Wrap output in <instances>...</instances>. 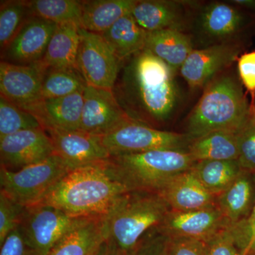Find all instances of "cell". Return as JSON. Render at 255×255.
<instances>
[{
  "label": "cell",
  "instance_id": "cell-32",
  "mask_svg": "<svg viewBox=\"0 0 255 255\" xmlns=\"http://www.w3.org/2000/svg\"><path fill=\"white\" fill-rule=\"evenodd\" d=\"M27 1H7L0 9V46L4 50L29 17Z\"/></svg>",
  "mask_w": 255,
  "mask_h": 255
},
{
  "label": "cell",
  "instance_id": "cell-22",
  "mask_svg": "<svg viewBox=\"0 0 255 255\" xmlns=\"http://www.w3.org/2000/svg\"><path fill=\"white\" fill-rule=\"evenodd\" d=\"M145 48L175 72L180 70L194 50L190 37L174 28L147 32Z\"/></svg>",
  "mask_w": 255,
  "mask_h": 255
},
{
  "label": "cell",
  "instance_id": "cell-37",
  "mask_svg": "<svg viewBox=\"0 0 255 255\" xmlns=\"http://www.w3.org/2000/svg\"><path fill=\"white\" fill-rule=\"evenodd\" d=\"M206 243L207 255H242L227 228L216 233Z\"/></svg>",
  "mask_w": 255,
  "mask_h": 255
},
{
  "label": "cell",
  "instance_id": "cell-20",
  "mask_svg": "<svg viewBox=\"0 0 255 255\" xmlns=\"http://www.w3.org/2000/svg\"><path fill=\"white\" fill-rule=\"evenodd\" d=\"M130 14L137 24L147 32L166 28L181 30L184 21L182 5L175 1H136Z\"/></svg>",
  "mask_w": 255,
  "mask_h": 255
},
{
  "label": "cell",
  "instance_id": "cell-15",
  "mask_svg": "<svg viewBox=\"0 0 255 255\" xmlns=\"http://www.w3.org/2000/svg\"><path fill=\"white\" fill-rule=\"evenodd\" d=\"M53 143L55 155L74 169L108 159L110 153L100 136L81 130L45 129Z\"/></svg>",
  "mask_w": 255,
  "mask_h": 255
},
{
  "label": "cell",
  "instance_id": "cell-45",
  "mask_svg": "<svg viewBox=\"0 0 255 255\" xmlns=\"http://www.w3.org/2000/svg\"><path fill=\"white\" fill-rule=\"evenodd\" d=\"M253 180H254V182L255 183V172H254V174H253Z\"/></svg>",
  "mask_w": 255,
  "mask_h": 255
},
{
  "label": "cell",
  "instance_id": "cell-14",
  "mask_svg": "<svg viewBox=\"0 0 255 255\" xmlns=\"http://www.w3.org/2000/svg\"><path fill=\"white\" fill-rule=\"evenodd\" d=\"M241 50L238 45L229 43L194 49L179 71L191 88L206 87L220 71L239 58Z\"/></svg>",
  "mask_w": 255,
  "mask_h": 255
},
{
  "label": "cell",
  "instance_id": "cell-41",
  "mask_svg": "<svg viewBox=\"0 0 255 255\" xmlns=\"http://www.w3.org/2000/svg\"><path fill=\"white\" fill-rule=\"evenodd\" d=\"M97 255H130L121 251L117 247L106 242Z\"/></svg>",
  "mask_w": 255,
  "mask_h": 255
},
{
  "label": "cell",
  "instance_id": "cell-36",
  "mask_svg": "<svg viewBox=\"0 0 255 255\" xmlns=\"http://www.w3.org/2000/svg\"><path fill=\"white\" fill-rule=\"evenodd\" d=\"M169 241L158 227L153 228L142 238L133 255H169Z\"/></svg>",
  "mask_w": 255,
  "mask_h": 255
},
{
  "label": "cell",
  "instance_id": "cell-2",
  "mask_svg": "<svg viewBox=\"0 0 255 255\" xmlns=\"http://www.w3.org/2000/svg\"><path fill=\"white\" fill-rule=\"evenodd\" d=\"M107 159L72 169L38 204L53 206L73 217L107 216L130 191L110 173Z\"/></svg>",
  "mask_w": 255,
  "mask_h": 255
},
{
  "label": "cell",
  "instance_id": "cell-10",
  "mask_svg": "<svg viewBox=\"0 0 255 255\" xmlns=\"http://www.w3.org/2000/svg\"><path fill=\"white\" fill-rule=\"evenodd\" d=\"M55 154L50 137L42 128L29 129L0 138L1 167L17 172Z\"/></svg>",
  "mask_w": 255,
  "mask_h": 255
},
{
  "label": "cell",
  "instance_id": "cell-30",
  "mask_svg": "<svg viewBox=\"0 0 255 255\" xmlns=\"http://www.w3.org/2000/svg\"><path fill=\"white\" fill-rule=\"evenodd\" d=\"M30 16L56 23H76L80 26L82 1L76 0H33L27 1Z\"/></svg>",
  "mask_w": 255,
  "mask_h": 255
},
{
  "label": "cell",
  "instance_id": "cell-3",
  "mask_svg": "<svg viewBox=\"0 0 255 255\" xmlns=\"http://www.w3.org/2000/svg\"><path fill=\"white\" fill-rule=\"evenodd\" d=\"M252 120L249 105L239 82L231 75L215 78L189 118L186 135L192 140L218 130L240 132Z\"/></svg>",
  "mask_w": 255,
  "mask_h": 255
},
{
  "label": "cell",
  "instance_id": "cell-21",
  "mask_svg": "<svg viewBox=\"0 0 255 255\" xmlns=\"http://www.w3.org/2000/svg\"><path fill=\"white\" fill-rule=\"evenodd\" d=\"M199 26L203 33L214 39L226 40L241 31L246 18L241 10L223 2H212L201 9Z\"/></svg>",
  "mask_w": 255,
  "mask_h": 255
},
{
  "label": "cell",
  "instance_id": "cell-8",
  "mask_svg": "<svg viewBox=\"0 0 255 255\" xmlns=\"http://www.w3.org/2000/svg\"><path fill=\"white\" fill-rule=\"evenodd\" d=\"M83 218L73 217L53 206L38 204L26 207L19 227L28 244L38 255H48Z\"/></svg>",
  "mask_w": 255,
  "mask_h": 255
},
{
  "label": "cell",
  "instance_id": "cell-23",
  "mask_svg": "<svg viewBox=\"0 0 255 255\" xmlns=\"http://www.w3.org/2000/svg\"><path fill=\"white\" fill-rule=\"evenodd\" d=\"M253 174L243 171L234 182L216 196V205L229 225L245 219L251 213L255 200Z\"/></svg>",
  "mask_w": 255,
  "mask_h": 255
},
{
  "label": "cell",
  "instance_id": "cell-39",
  "mask_svg": "<svg viewBox=\"0 0 255 255\" xmlns=\"http://www.w3.org/2000/svg\"><path fill=\"white\" fill-rule=\"evenodd\" d=\"M0 248V255H38L28 244L19 226L10 233Z\"/></svg>",
  "mask_w": 255,
  "mask_h": 255
},
{
  "label": "cell",
  "instance_id": "cell-25",
  "mask_svg": "<svg viewBox=\"0 0 255 255\" xmlns=\"http://www.w3.org/2000/svg\"><path fill=\"white\" fill-rule=\"evenodd\" d=\"M135 0H91L82 1L80 28L102 33L119 19L131 12Z\"/></svg>",
  "mask_w": 255,
  "mask_h": 255
},
{
  "label": "cell",
  "instance_id": "cell-34",
  "mask_svg": "<svg viewBox=\"0 0 255 255\" xmlns=\"http://www.w3.org/2000/svg\"><path fill=\"white\" fill-rule=\"evenodd\" d=\"M242 169L251 174L255 172V122L251 120L239 132V157Z\"/></svg>",
  "mask_w": 255,
  "mask_h": 255
},
{
  "label": "cell",
  "instance_id": "cell-4",
  "mask_svg": "<svg viewBox=\"0 0 255 255\" xmlns=\"http://www.w3.org/2000/svg\"><path fill=\"white\" fill-rule=\"evenodd\" d=\"M195 162L187 150H151L110 156L106 160L110 173L129 191L157 193Z\"/></svg>",
  "mask_w": 255,
  "mask_h": 255
},
{
  "label": "cell",
  "instance_id": "cell-40",
  "mask_svg": "<svg viewBox=\"0 0 255 255\" xmlns=\"http://www.w3.org/2000/svg\"><path fill=\"white\" fill-rule=\"evenodd\" d=\"M238 69L240 78L244 87L251 93L253 101L255 99V50L241 55L238 58Z\"/></svg>",
  "mask_w": 255,
  "mask_h": 255
},
{
  "label": "cell",
  "instance_id": "cell-42",
  "mask_svg": "<svg viewBox=\"0 0 255 255\" xmlns=\"http://www.w3.org/2000/svg\"><path fill=\"white\" fill-rule=\"evenodd\" d=\"M231 2L237 5L240 7L255 10V0H233V1H231Z\"/></svg>",
  "mask_w": 255,
  "mask_h": 255
},
{
  "label": "cell",
  "instance_id": "cell-26",
  "mask_svg": "<svg viewBox=\"0 0 255 255\" xmlns=\"http://www.w3.org/2000/svg\"><path fill=\"white\" fill-rule=\"evenodd\" d=\"M101 34L120 62L145 48L147 32L137 24L130 13Z\"/></svg>",
  "mask_w": 255,
  "mask_h": 255
},
{
  "label": "cell",
  "instance_id": "cell-46",
  "mask_svg": "<svg viewBox=\"0 0 255 255\" xmlns=\"http://www.w3.org/2000/svg\"><path fill=\"white\" fill-rule=\"evenodd\" d=\"M255 105V99L254 102H253V105ZM253 106H252V107H253Z\"/></svg>",
  "mask_w": 255,
  "mask_h": 255
},
{
  "label": "cell",
  "instance_id": "cell-27",
  "mask_svg": "<svg viewBox=\"0 0 255 255\" xmlns=\"http://www.w3.org/2000/svg\"><path fill=\"white\" fill-rule=\"evenodd\" d=\"M240 132L218 130L209 132L191 140L188 146V152L195 162L238 159Z\"/></svg>",
  "mask_w": 255,
  "mask_h": 255
},
{
  "label": "cell",
  "instance_id": "cell-35",
  "mask_svg": "<svg viewBox=\"0 0 255 255\" xmlns=\"http://www.w3.org/2000/svg\"><path fill=\"white\" fill-rule=\"evenodd\" d=\"M228 231L242 255H246L255 237V200L251 213L239 222L229 225Z\"/></svg>",
  "mask_w": 255,
  "mask_h": 255
},
{
  "label": "cell",
  "instance_id": "cell-31",
  "mask_svg": "<svg viewBox=\"0 0 255 255\" xmlns=\"http://www.w3.org/2000/svg\"><path fill=\"white\" fill-rule=\"evenodd\" d=\"M42 128L33 114L0 95V138L11 134Z\"/></svg>",
  "mask_w": 255,
  "mask_h": 255
},
{
  "label": "cell",
  "instance_id": "cell-19",
  "mask_svg": "<svg viewBox=\"0 0 255 255\" xmlns=\"http://www.w3.org/2000/svg\"><path fill=\"white\" fill-rule=\"evenodd\" d=\"M159 194L174 211H194L216 206V196L204 187L191 169L171 179Z\"/></svg>",
  "mask_w": 255,
  "mask_h": 255
},
{
  "label": "cell",
  "instance_id": "cell-18",
  "mask_svg": "<svg viewBox=\"0 0 255 255\" xmlns=\"http://www.w3.org/2000/svg\"><path fill=\"white\" fill-rule=\"evenodd\" d=\"M84 91L85 90L65 97L41 100L27 112L36 117L43 130H80Z\"/></svg>",
  "mask_w": 255,
  "mask_h": 255
},
{
  "label": "cell",
  "instance_id": "cell-44",
  "mask_svg": "<svg viewBox=\"0 0 255 255\" xmlns=\"http://www.w3.org/2000/svg\"><path fill=\"white\" fill-rule=\"evenodd\" d=\"M252 121L255 122V105L252 107Z\"/></svg>",
  "mask_w": 255,
  "mask_h": 255
},
{
  "label": "cell",
  "instance_id": "cell-16",
  "mask_svg": "<svg viewBox=\"0 0 255 255\" xmlns=\"http://www.w3.org/2000/svg\"><path fill=\"white\" fill-rule=\"evenodd\" d=\"M56 26V23L43 18L29 16L3 50V61L17 65L41 61Z\"/></svg>",
  "mask_w": 255,
  "mask_h": 255
},
{
  "label": "cell",
  "instance_id": "cell-11",
  "mask_svg": "<svg viewBox=\"0 0 255 255\" xmlns=\"http://www.w3.org/2000/svg\"><path fill=\"white\" fill-rule=\"evenodd\" d=\"M45 68L41 61L31 65H17L1 60V96L27 112L42 100V79Z\"/></svg>",
  "mask_w": 255,
  "mask_h": 255
},
{
  "label": "cell",
  "instance_id": "cell-12",
  "mask_svg": "<svg viewBox=\"0 0 255 255\" xmlns=\"http://www.w3.org/2000/svg\"><path fill=\"white\" fill-rule=\"evenodd\" d=\"M131 119L122 110L112 90L87 85L80 130L103 136Z\"/></svg>",
  "mask_w": 255,
  "mask_h": 255
},
{
  "label": "cell",
  "instance_id": "cell-29",
  "mask_svg": "<svg viewBox=\"0 0 255 255\" xmlns=\"http://www.w3.org/2000/svg\"><path fill=\"white\" fill-rule=\"evenodd\" d=\"M86 86V82L78 69L46 68L42 79V100L72 95L85 90Z\"/></svg>",
  "mask_w": 255,
  "mask_h": 255
},
{
  "label": "cell",
  "instance_id": "cell-6",
  "mask_svg": "<svg viewBox=\"0 0 255 255\" xmlns=\"http://www.w3.org/2000/svg\"><path fill=\"white\" fill-rule=\"evenodd\" d=\"M71 170L55 154L17 172H9L1 167V191L21 205H35Z\"/></svg>",
  "mask_w": 255,
  "mask_h": 255
},
{
  "label": "cell",
  "instance_id": "cell-24",
  "mask_svg": "<svg viewBox=\"0 0 255 255\" xmlns=\"http://www.w3.org/2000/svg\"><path fill=\"white\" fill-rule=\"evenodd\" d=\"M80 26L76 23L57 25L43 59L46 68H73L78 69Z\"/></svg>",
  "mask_w": 255,
  "mask_h": 255
},
{
  "label": "cell",
  "instance_id": "cell-1",
  "mask_svg": "<svg viewBox=\"0 0 255 255\" xmlns=\"http://www.w3.org/2000/svg\"><path fill=\"white\" fill-rule=\"evenodd\" d=\"M175 73L145 48L122 62L112 92L132 120L154 127L167 122L177 109Z\"/></svg>",
  "mask_w": 255,
  "mask_h": 255
},
{
  "label": "cell",
  "instance_id": "cell-13",
  "mask_svg": "<svg viewBox=\"0 0 255 255\" xmlns=\"http://www.w3.org/2000/svg\"><path fill=\"white\" fill-rule=\"evenodd\" d=\"M228 226L229 223L216 205L194 211L170 210L158 228L169 238L207 242Z\"/></svg>",
  "mask_w": 255,
  "mask_h": 255
},
{
  "label": "cell",
  "instance_id": "cell-9",
  "mask_svg": "<svg viewBox=\"0 0 255 255\" xmlns=\"http://www.w3.org/2000/svg\"><path fill=\"white\" fill-rule=\"evenodd\" d=\"M77 65L87 85L113 90L122 62L101 33L80 28Z\"/></svg>",
  "mask_w": 255,
  "mask_h": 255
},
{
  "label": "cell",
  "instance_id": "cell-28",
  "mask_svg": "<svg viewBox=\"0 0 255 255\" xmlns=\"http://www.w3.org/2000/svg\"><path fill=\"white\" fill-rule=\"evenodd\" d=\"M191 171L209 192L217 196L243 173L238 159L196 162Z\"/></svg>",
  "mask_w": 255,
  "mask_h": 255
},
{
  "label": "cell",
  "instance_id": "cell-7",
  "mask_svg": "<svg viewBox=\"0 0 255 255\" xmlns=\"http://www.w3.org/2000/svg\"><path fill=\"white\" fill-rule=\"evenodd\" d=\"M100 137L110 156L155 150H187L191 142L185 133L159 130L132 119Z\"/></svg>",
  "mask_w": 255,
  "mask_h": 255
},
{
  "label": "cell",
  "instance_id": "cell-17",
  "mask_svg": "<svg viewBox=\"0 0 255 255\" xmlns=\"http://www.w3.org/2000/svg\"><path fill=\"white\" fill-rule=\"evenodd\" d=\"M108 234L107 216L83 218L48 255H97Z\"/></svg>",
  "mask_w": 255,
  "mask_h": 255
},
{
  "label": "cell",
  "instance_id": "cell-33",
  "mask_svg": "<svg viewBox=\"0 0 255 255\" xmlns=\"http://www.w3.org/2000/svg\"><path fill=\"white\" fill-rule=\"evenodd\" d=\"M26 206L18 204L0 191V247L8 236L19 226Z\"/></svg>",
  "mask_w": 255,
  "mask_h": 255
},
{
  "label": "cell",
  "instance_id": "cell-5",
  "mask_svg": "<svg viewBox=\"0 0 255 255\" xmlns=\"http://www.w3.org/2000/svg\"><path fill=\"white\" fill-rule=\"evenodd\" d=\"M171 209L157 192L128 191L107 215V242L133 255L142 238L164 221Z\"/></svg>",
  "mask_w": 255,
  "mask_h": 255
},
{
  "label": "cell",
  "instance_id": "cell-38",
  "mask_svg": "<svg viewBox=\"0 0 255 255\" xmlns=\"http://www.w3.org/2000/svg\"><path fill=\"white\" fill-rule=\"evenodd\" d=\"M168 255H207V246L206 242L199 240L169 238Z\"/></svg>",
  "mask_w": 255,
  "mask_h": 255
},
{
  "label": "cell",
  "instance_id": "cell-43",
  "mask_svg": "<svg viewBox=\"0 0 255 255\" xmlns=\"http://www.w3.org/2000/svg\"><path fill=\"white\" fill-rule=\"evenodd\" d=\"M246 255H255V237L250 245Z\"/></svg>",
  "mask_w": 255,
  "mask_h": 255
}]
</instances>
